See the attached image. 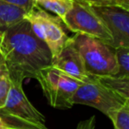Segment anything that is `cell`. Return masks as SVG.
<instances>
[{"label": "cell", "instance_id": "30bf717a", "mask_svg": "<svg viewBox=\"0 0 129 129\" xmlns=\"http://www.w3.org/2000/svg\"><path fill=\"white\" fill-rule=\"evenodd\" d=\"M98 81L114 93L129 100V78L116 75L97 76Z\"/></svg>", "mask_w": 129, "mask_h": 129}, {"label": "cell", "instance_id": "44dd1931", "mask_svg": "<svg viewBox=\"0 0 129 129\" xmlns=\"http://www.w3.org/2000/svg\"><path fill=\"white\" fill-rule=\"evenodd\" d=\"M95 127H90V128H88V129H94Z\"/></svg>", "mask_w": 129, "mask_h": 129}, {"label": "cell", "instance_id": "5bb4252c", "mask_svg": "<svg viewBox=\"0 0 129 129\" xmlns=\"http://www.w3.org/2000/svg\"><path fill=\"white\" fill-rule=\"evenodd\" d=\"M114 50L118 64L116 76L129 78V47H118Z\"/></svg>", "mask_w": 129, "mask_h": 129}, {"label": "cell", "instance_id": "6da1fadb", "mask_svg": "<svg viewBox=\"0 0 129 129\" xmlns=\"http://www.w3.org/2000/svg\"><path fill=\"white\" fill-rule=\"evenodd\" d=\"M0 53L10 81L36 79L42 69L51 66L50 50L25 19L0 30Z\"/></svg>", "mask_w": 129, "mask_h": 129}, {"label": "cell", "instance_id": "9a60e30c", "mask_svg": "<svg viewBox=\"0 0 129 129\" xmlns=\"http://www.w3.org/2000/svg\"><path fill=\"white\" fill-rule=\"evenodd\" d=\"M91 6L118 7L129 11V0H78Z\"/></svg>", "mask_w": 129, "mask_h": 129}, {"label": "cell", "instance_id": "e0dca14e", "mask_svg": "<svg viewBox=\"0 0 129 129\" xmlns=\"http://www.w3.org/2000/svg\"><path fill=\"white\" fill-rule=\"evenodd\" d=\"M0 1H2L7 5H10V6L20 8L24 12H26V13L34 9L35 7H36V4L33 0H0Z\"/></svg>", "mask_w": 129, "mask_h": 129}, {"label": "cell", "instance_id": "ffe728a7", "mask_svg": "<svg viewBox=\"0 0 129 129\" xmlns=\"http://www.w3.org/2000/svg\"><path fill=\"white\" fill-rule=\"evenodd\" d=\"M0 129H10L9 126L6 124V122L2 119V118L0 117Z\"/></svg>", "mask_w": 129, "mask_h": 129}, {"label": "cell", "instance_id": "7c38bea8", "mask_svg": "<svg viewBox=\"0 0 129 129\" xmlns=\"http://www.w3.org/2000/svg\"><path fill=\"white\" fill-rule=\"evenodd\" d=\"M26 12L0 1V30L23 20Z\"/></svg>", "mask_w": 129, "mask_h": 129}, {"label": "cell", "instance_id": "4fadbf2b", "mask_svg": "<svg viewBox=\"0 0 129 129\" xmlns=\"http://www.w3.org/2000/svg\"><path fill=\"white\" fill-rule=\"evenodd\" d=\"M107 117L111 120L114 129H129V101L109 112Z\"/></svg>", "mask_w": 129, "mask_h": 129}, {"label": "cell", "instance_id": "7a4b0ae2", "mask_svg": "<svg viewBox=\"0 0 129 129\" xmlns=\"http://www.w3.org/2000/svg\"><path fill=\"white\" fill-rule=\"evenodd\" d=\"M22 81H10V88L0 117L10 129H50L46 119L28 100Z\"/></svg>", "mask_w": 129, "mask_h": 129}, {"label": "cell", "instance_id": "5b68a950", "mask_svg": "<svg viewBox=\"0 0 129 129\" xmlns=\"http://www.w3.org/2000/svg\"><path fill=\"white\" fill-rule=\"evenodd\" d=\"M62 22L71 32L98 39L113 48V39L109 29L88 5L74 0L72 9Z\"/></svg>", "mask_w": 129, "mask_h": 129}, {"label": "cell", "instance_id": "ac0fdd59", "mask_svg": "<svg viewBox=\"0 0 129 129\" xmlns=\"http://www.w3.org/2000/svg\"><path fill=\"white\" fill-rule=\"evenodd\" d=\"M95 117L92 116L91 118H88L86 120L81 121L78 124L76 129H88L90 127H95Z\"/></svg>", "mask_w": 129, "mask_h": 129}, {"label": "cell", "instance_id": "52a82bcc", "mask_svg": "<svg viewBox=\"0 0 129 129\" xmlns=\"http://www.w3.org/2000/svg\"><path fill=\"white\" fill-rule=\"evenodd\" d=\"M126 100L114 93L98 81V77L90 82L81 83L73 98L74 104H84L98 110L107 116L111 111L118 109Z\"/></svg>", "mask_w": 129, "mask_h": 129}, {"label": "cell", "instance_id": "277c9868", "mask_svg": "<svg viewBox=\"0 0 129 129\" xmlns=\"http://www.w3.org/2000/svg\"><path fill=\"white\" fill-rule=\"evenodd\" d=\"M49 104L56 109H70L74 105L73 98L81 81L69 77L50 66L36 76Z\"/></svg>", "mask_w": 129, "mask_h": 129}, {"label": "cell", "instance_id": "d6986e66", "mask_svg": "<svg viewBox=\"0 0 129 129\" xmlns=\"http://www.w3.org/2000/svg\"><path fill=\"white\" fill-rule=\"evenodd\" d=\"M0 72H6V66H5V62H4V59H3L2 56H1V53H0Z\"/></svg>", "mask_w": 129, "mask_h": 129}, {"label": "cell", "instance_id": "2e32d148", "mask_svg": "<svg viewBox=\"0 0 129 129\" xmlns=\"http://www.w3.org/2000/svg\"><path fill=\"white\" fill-rule=\"evenodd\" d=\"M10 88V79L7 73L0 72V109L4 106Z\"/></svg>", "mask_w": 129, "mask_h": 129}, {"label": "cell", "instance_id": "3957f363", "mask_svg": "<svg viewBox=\"0 0 129 129\" xmlns=\"http://www.w3.org/2000/svg\"><path fill=\"white\" fill-rule=\"evenodd\" d=\"M72 40L88 74L95 76L116 75L118 64L114 48L98 39L81 34H75Z\"/></svg>", "mask_w": 129, "mask_h": 129}, {"label": "cell", "instance_id": "8fae6325", "mask_svg": "<svg viewBox=\"0 0 129 129\" xmlns=\"http://www.w3.org/2000/svg\"><path fill=\"white\" fill-rule=\"evenodd\" d=\"M36 6L56 14L63 21L66 15L72 9L74 0H33Z\"/></svg>", "mask_w": 129, "mask_h": 129}, {"label": "cell", "instance_id": "9c48e42d", "mask_svg": "<svg viewBox=\"0 0 129 129\" xmlns=\"http://www.w3.org/2000/svg\"><path fill=\"white\" fill-rule=\"evenodd\" d=\"M91 7L102 19L111 34L113 48L129 47V11L122 8L108 6Z\"/></svg>", "mask_w": 129, "mask_h": 129}, {"label": "cell", "instance_id": "ba28073f", "mask_svg": "<svg viewBox=\"0 0 129 129\" xmlns=\"http://www.w3.org/2000/svg\"><path fill=\"white\" fill-rule=\"evenodd\" d=\"M51 67L81 83L90 82L97 77L87 72L82 57L74 46L72 37H69L61 51L52 58Z\"/></svg>", "mask_w": 129, "mask_h": 129}, {"label": "cell", "instance_id": "8992f818", "mask_svg": "<svg viewBox=\"0 0 129 129\" xmlns=\"http://www.w3.org/2000/svg\"><path fill=\"white\" fill-rule=\"evenodd\" d=\"M24 19L29 22L35 35L47 45L52 58L55 57L69 39L60 19L38 6L27 12Z\"/></svg>", "mask_w": 129, "mask_h": 129}]
</instances>
